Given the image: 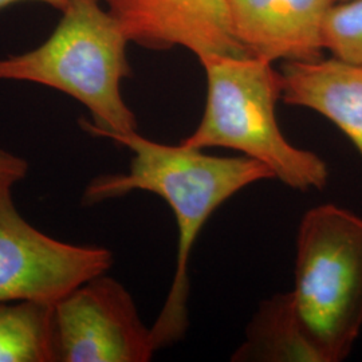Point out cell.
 <instances>
[{
    "label": "cell",
    "mask_w": 362,
    "mask_h": 362,
    "mask_svg": "<svg viewBox=\"0 0 362 362\" xmlns=\"http://www.w3.org/2000/svg\"><path fill=\"white\" fill-rule=\"evenodd\" d=\"M105 139L129 149V168L94 177L85 188L83 204L90 207L143 191L165 200L175 214L179 233L176 269L163 309L151 327L155 349L168 348L185 336L189 326V259L203 227L233 194L274 176L266 165L246 156L207 155L181 143H157L137 130Z\"/></svg>",
    "instance_id": "cell-1"
},
{
    "label": "cell",
    "mask_w": 362,
    "mask_h": 362,
    "mask_svg": "<svg viewBox=\"0 0 362 362\" xmlns=\"http://www.w3.org/2000/svg\"><path fill=\"white\" fill-rule=\"evenodd\" d=\"M104 0H70L50 38L31 52L0 59V81L39 83L73 97L90 112L86 133L105 139L137 130L121 83L130 77V40Z\"/></svg>",
    "instance_id": "cell-2"
},
{
    "label": "cell",
    "mask_w": 362,
    "mask_h": 362,
    "mask_svg": "<svg viewBox=\"0 0 362 362\" xmlns=\"http://www.w3.org/2000/svg\"><path fill=\"white\" fill-rule=\"evenodd\" d=\"M199 61L207 81L206 106L196 129L180 143L203 151L233 149L266 165L274 179L293 189H324L327 164L290 143L278 125L281 71L251 55H207Z\"/></svg>",
    "instance_id": "cell-3"
},
{
    "label": "cell",
    "mask_w": 362,
    "mask_h": 362,
    "mask_svg": "<svg viewBox=\"0 0 362 362\" xmlns=\"http://www.w3.org/2000/svg\"><path fill=\"white\" fill-rule=\"evenodd\" d=\"M298 321L322 362L348 358L362 329V219L336 204L313 207L297 235Z\"/></svg>",
    "instance_id": "cell-4"
},
{
    "label": "cell",
    "mask_w": 362,
    "mask_h": 362,
    "mask_svg": "<svg viewBox=\"0 0 362 362\" xmlns=\"http://www.w3.org/2000/svg\"><path fill=\"white\" fill-rule=\"evenodd\" d=\"M16 182L0 177V302L55 303L78 286L109 272L115 262L110 250L70 245L31 226L15 207Z\"/></svg>",
    "instance_id": "cell-5"
},
{
    "label": "cell",
    "mask_w": 362,
    "mask_h": 362,
    "mask_svg": "<svg viewBox=\"0 0 362 362\" xmlns=\"http://www.w3.org/2000/svg\"><path fill=\"white\" fill-rule=\"evenodd\" d=\"M55 362H146L157 350L129 291L106 274L52 306Z\"/></svg>",
    "instance_id": "cell-6"
},
{
    "label": "cell",
    "mask_w": 362,
    "mask_h": 362,
    "mask_svg": "<svg viewBox=\"0 0 362 362\" xmlns=\"http://www.w3.org/2000/svg\"><path fill=\"white\" fill-rule=\"evenodd\" d=\"M130 42L149 49L181 46L200 59L248 55L233 37L227 0H104Z\"/></svg>",
    "instance_id": "cell-7"
},
{
    "label": "cell",
    "mask_w": 362,
    "mask_h": 362,
    "mask_svg": "<svg viewBox=\"0 0 362 362\" xmlns=\"http://www.w3.org/2000/svg\"><path fill=\"white\" fill-rule=\"evenodd\" d=\"M334 0H227L233 37L274 64L322 58V25Z\"/></svg>",
    "instance_id": "cell-8"
},
{
    "label": "cell",
    "mask_w": 362,
    "mask_h": 362,
    "mask_svg": "<svg viewBox=\"0 0 362 362\" xmlns=\"http://www.w3.org/2000/svg\"><path fill=\"white\" fill-rule=\"evenodd\" d=\"M282 101L306 107L333 122L362 157V65L338 58L286 62Z\"/></svg>",
    "instance_id": "cell-9"
},
{
    "label": "cell",
    "mask_w": 362,
    "mask_h": 362,
    "mask_svg": "<svg viewBox=\"0 0 362 362\" xmlns=\"http://www.w3.org/2000/svg\"><path fill=\"white\" fill-rule=\"evenodd\" d=\"M233 362H322L298 321L291 291L260 302Z\"/></svg>",
    "instance_id": "cell-10"
},
{
    "label": "cell",
    "mask_w": 362,
    "mask_h": 362,
    "mask_svg": "<svg viewBox=\"0 0 362 362\" xmlns=\"http://www.w3.org/2000/svg\"><path fill=\"white\" fill-rule=\"evenodd\" d=\"M54 303L0 302V362H55Z\"/></svg>",
    "instance_id": "cell-11"
},
{
    "label": "cell",
    "mask_w": 362,
    "mask_h": 362,
    "mask_svg": "<svg viewBox=\"0 0 362 362\" xmlns=\"http://www.w3.org/2000/svg\"><path fill=\"white\" fill-rule=\"evenodd\" d=\"M322 45L332 57L362 65V0L332 4L322 25Z\"/></svg>",
    "instance_id": "cell-12"
},
{
    "label": "cell",
    "mask_w": 362,
    "mask_h": 362,
    "mask_svg": "<svg viewBox=\"0 0 362 362\" xmlns=\"http://www.w3.org/2000/svg\"><path fill=\"white\" fill-rule=\"evenodd\" d=\"M28 170V164L19 156L0 151V177H8L19 181L25 179Z\"/></svg>",
    "instance_id": "cell-13"
},
{
    "label": "cell",
    "mask_w": 362,
    "mask_h": 362,
    "mask_svg": "<svg viewBox=\"0 0 362 362\" xmlns=\"http://www.w3.org/2000/svg\"><path fill=\"white\" fill-rule=\"evenodd\" d=\"M19 1H40V3H46V4L52 6L59 11H64L70 3V0H0V10L8 7L11 4H15V3H19Z\"/></svg>",
    "instance_id": "cell-14"
},
{
    "label": "cell",
    "mask_w": 362,
    "mask_h": 362,
    "mask_svg": "<svg viewBox=\"0 0 362 362\" xmlns=\"http://www.w3.org/2000/svg\"><path fill=\"white\" fill-rule=\"evenodd\" d=\"M338 1H346V0H334V3H338Z\"/></svg>",
    "instance_id": "cell-15"
}]
</instances>
